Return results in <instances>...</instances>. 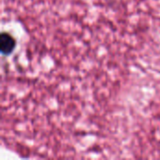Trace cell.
<instances>
[{
	"label": "cell",
	"instance_id": "1",
	"mask_svg": "<svg viewBox=\"0 0 160 160\" xmlns=\"http://www.w3.org/2000/svg\"><path fill=\"white\" fill-rule=\"evenodd\" d=\"M17 45L16 39L7 32H2L0 35V52L2 55L8 56L10 55Z\"/></svg>",
	"mask_w": 160,
	"mask_h": 160
}]
</instances>
